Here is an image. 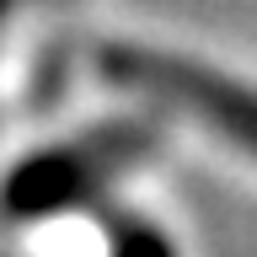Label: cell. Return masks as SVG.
Returning a JSON list of instances; mask_svg holds the SVG:
<instances>
[{
	"label": "cell",
	"mask_w": 257,
	"mask_h": 257,
	"mask_svg": "<svg viewBox=\"0 0 257 257\" xmlns=\"http://www.w3.org/2000/svg\"><path fill=\"white\" fill-rule=\"evenodd\" d=\"M107 75L134 86V91H150V96H166L177 107L198 112L204 123H214L230 145H241L246 156H257V96L241 91L236 80L225 75H209L188 59H166V54H145V48H112L107 59Z\"/></svg>",
	"instance_id": "1"
}]
</instances>
